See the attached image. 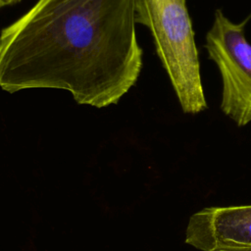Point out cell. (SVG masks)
Wrapping results in <instances>:
<instances>
[{"label":"cell","mask_w":251,"mask_h":251,"mask_svg":"<svg viewBox=\"0 0 251 251\" xmlns=\"http://www.w3.org/2000/svg\"><path fill=\"white\" fill-rule=\"evenodd\" d=\"M135 0H37L0 30V87L59 89L79 105H116L143 66Z\"/></svg>","instance_id":"1"},{"label":"cell","mask_w":251,"mask_h":251,"mask_svg":"<svg viewBox=\"0 0 251 251\" xmlns=\"http://www.w3.org/2000/svg\"><path fill=\"white\" fill-rule=\"evenodd\" d=\"M205 47L222 77L221 110L238 126H246L251 122V44L244 23L235 24L217 10Z\"/></svg>","instance_id":"3"},{"label":"cell","mask_w":251,"mask_h":251,"mask_svg":"<svg viewBox=\"0 0 251 251\" xmlns=\"http://www.w3.org/2000/svg\"><path fill=\"white\" fill-rule=\"evenodd\" d=\"M185 242L201 251L251 249V205L206 207L195 212L186 226Z\"/></svg>","instance_id":"4"},{"label":"cell","mask_w":251,"mask_h":251,"mask_svg":"<svg viewBox=\"0 0 251 251\" xmlns=\"http://www.w3.org/2000/svg\"><path fill=\"white\" fill-rule=\"evenodd\" d=\"M135 22L150 30L156 53L182 111H204L207 102L185 0H135Z\"/></svg>","instance_id":"2"},{"label":"cell","mask_w":251,"mask_h":251,"mask_svg":"<svg viewBox=\"0 0 251 251\" xmlns=\"http://www.w3.org/2000/svg\"><path fill=\"white\" fill-rule=\"evenodd\" d=\"M212 251H251L248 248H241V247H221L214 249Z\"/></svg>","instance_id":"6"},{"label":"cell","mask_w":251,"mask_h":251,"mask_svg":"<svg viewBox=\"0 0 251 251\" xmlns=\"http://www.w3.org/2000/svg\"><path fill=\"white\" fill-rule=\"evenodd\" d=\"M23 0H0V11L8 6H13L16 5L20 2H22Z\"/></svg>","instance_id":"5"}]
</instances>
